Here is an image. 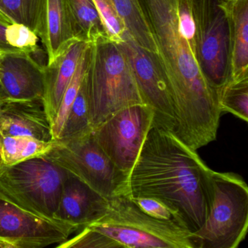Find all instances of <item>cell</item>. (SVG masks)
<instances>
[{"label":"cell","instance_id":"cell-4","mask_svg":"<svg viewBox=\"0 0 248 248\" xmlns=\"http://www.w3.org/2000/svg\"><path fill=\"white\" fill-rule=\"evenodd\" d=\"M83 80L93 130L122 108L144 104L127 56L108 39L88 45Z\"/></svg>","mask_w":248,"mask_h":248},{"label":"cell","instance_id":"cell-25","mask_svg":"<svg viewBox=\"0 0 248 248\" xmlns=\"http://www.w3.org/2000/svg\"><path fill=\"white\" fill-rule=\"evenodd\" d=\"M107 38L114 43L123 41L127 32L123 20L119 16L108 0H93Z\"/></svg>","mask_w":248,"mask_h":248},{"label":"cell","instance_id":"cell-14","mask_svg":"<svg viewBox=\"0 0 248 248\" xmlns=\"http://www.w3.org/2000/svg\"><path fill=\"white\" fill-rule=\"evenodd\" d=\"M27 136L52 141L51 124L42 101H0V138Z\"/></svg>","mask_w":248,"mask_h":248},{"label":"cell","instance_id":"cell-13","mask_svg":"<svg viewBox=\"0 0 248 248\" xmlns=\"http://www.w3.org/2000/svg\"><path fill=\"white\" fill-rule=\"evenodd\" d=\"M107 204L108 198L68 172L54 218L79 230L101 217Z\"/></svg>","mask_w":248,"mask_h":248},{"label":"cell","instance_id":"cell-20","mask_svg":"<svg viewBox=\"0 0 248 248\" xmlns=\"http://www.w3.org/2000/svg\"><path fill=\"white\" fill-rule=\"evenodd\" d=\"M46 2L47 0H0V13L12 23L27 26L41 38Z\"/></svg>","mask_w":248,"mask_h":248},{"label":"cell","instance_id":"cell-12","mask_svg":"<svg viewBox=\"0 0 248 248\" xmlns=\"http://www.w3.org/2000/svg\"><path fill=\"white\" fill-rule=\"evenodd\" d=\"M34 53L18 50L0 56V85L5 98L43 101L47 65Z\"/></svg>","mask_w":248,"mask_h":248},{"label":"cell","instance_id":"cell-1","mask_svg":"<svg viewBox=\"0 0 248 248\" xmlns=\"http://www.w3.org/2000/svg\"><path fill=\"white\" fill-rule=\"evenodd\" d=\"M172 98L175 135L197 151L216 140L217 92L199 59L192 0H139Z\"/></svg>","mask_w":248,"mask_h":248},{"label":"cell","instance_id":"cell-11","mask_svg":"<svg viewBox=\"0 0 248 248\" xmlns=\"http://www.w3.org/2000/svg\"><path fill=\"white\" fill-rule=\"evenodd\" d=\"M118 44L130 62L143 103L153 110V127L175 134L173 104L156 55L142 48L129 34Z\"/></svg>","mask_w":248,"mask_h":248},{"label":"cell","instance_id":"cell-21","mask_svg":"<svg viewBox=\"0 0 248 248\" xmlns=\"http://www.w3.org/2000/svg\"><path fill=\"white\" fill-rule=\"evenodd\" d=\"M53 140L43 141L27 136L0 138V160L6 165L44 156L51 149Z\"/></svg>","mask_w":248,"mask_h":248},{"label":"cell","instance_id":"cell-23","mask_svg":"<svg viewBox=\"0 0 248 248\" xmlns=\"http://www.w3.org/2000/svg\"><path fill=\"white\" fill-rule=\"evenodd\" d=\"M92 130L86 91L84 80L82 79L79 92L68 114L59 140L72 139Z\"/></svg>","mask_w":248,"mask_h":248},{"label":"cell","instance_id":"cell-15","mask_svg":"<svg viewBox=\"0 0 248 248\" xmlns=\"http://www.w3.org/2000/svg\"><path fill=\"white\" fill-rule=\"evenodd\" d=\"M88 44L75 40L53 63L46 66L43 103L50 124Z\"/></svg>","mask_w":248,"mask_h":248},{"label":"cell","instance_id":"cell-22","mask_svg":"<svg viewBox=\"0 0 248 248\" xmlns=\"http://www.w3.org/2000/svg\"><path fill=\"white\" fill-rule=\"evenodd\" d=\"M220 112L230 113L242 121H248V79L228 81L217 93Z\"/></svg>","mask_w":248,"mask_h":248},{"label":"cell","instance_id":"cell-18","mask_svg":"<svg viewBox=\"0 0 248 248\" xmlns=\"http://www.w3.org/2000/svg\"><path fill=\"white\" fill-rule=\"evenodd\" d=\"M75 39L93 43L107 38L93 0H66Z\"/></svg>","mask_w":248,"mask_h":248},{"label":"cell","instance_id":"cell-6","mask_svg":"<svg viewBox=\"0 0 248 248\" xmlns=\"http://www.w3.org/2000/svg\"><path fill=\"white\" fill-rule=\"evenodd\" d=\"M67 173L45 156L1 163L0 196L37 216L54 218Z\"/></svg>","mask_w":248,"mask_h":248},{"label":"cell","instance_id":"cell-5","mask_svg":"<svg viewBox=\"0 0 248 248\" xmlns=\"http://www.w3.org/2000/svg\"><path fill=\"white\" fill-rule=\"evenodd\" d=\"M206 216L193 233L195 248H236L248 229V187L233 172L210 169L205 186Z\"/></svg>","mask_w":248,"mask_h":248},{"label":"cell","instance_id":"cell-10","mask_svg":"<svg viewBox=\"0 0 248 248\" xmlns=\"http://www.w3.org/2000/svg\"><path fill=\"white\" fill-rule=\"evenodd\" d=\"M78 231L73 225L37 216L0 196V239L14 248H56Z\"/></svg>","mask_w":248,"mask_h":248},{"label":"cell","instance_id":"cell-31","mask_svg":"<svg viewBox=\"0 0 248 248\" xmlns=\"http://www.w3.org/2000/svg\"><path fill=\"white\" fill-rule=\"evenodd\" d=\"M0 163H1V160H0Z\"/></svg>","mask_w":248,"mask_h":248},{"label":"cell","instance_id":"cell-26","mask_svg":"<svg viewBox=\"0 0 248 248\" xmlns=\"http://www.w3.org/2000/svg\"><path fill=\"white\" fill-rule=\"evenodd\" d=\"M130 197V196H129ZM135 203L145 213L160 220L173 222L189 229L181 213L168 203L153 197H131Z\"/></svg>","mask_w":248,"mask_h":248},{"label":"cell","instance_id":"cell-24","mask_svg":"<svg viewBox=\"0 0 248 248\" xmlns=\"http://www.w3.org/2000/svg\"><path fill=\"white\" fill-rule=\"evenodd\" d=\"M88 47V46L79 61L78 69H77L76 72H75L70 84L66 88V91L62 97L57 114L52 123V137H53V140H59L60 139L61 133L63 130L68 114H69L72 104L79 92V88H80L81 83H82L84 75H85V69H86Z\"/></svg>","mask_w":248,"mask_h":248},{"label":"cell","instance_id":"cell-17","mask_svg":"<svg viewBox=\"0 0 248 248\" xmlns=\"http://www.w3.org/2000/svg\"><path fill=\"white\" fill-rule=\"evenodd\" d=\"M47 65L53 63L75 39L66 0H47L44 30L41 37Z\"/></svg>","mask_w":248,"mask_h":248},{"label":"cell","instance_id":"cell-30","mask_svg":"<svg viewBox=\"0 0 248 248\" xmlns=\"http://www.w3.org/2000/svg\"><path fill=\"white\" fill-rule=\"evenodd\" d=\"M7 53V52H4V51H2V50H0V56H1V55H2V53Z\"/></svg>","mask_w":248,"mask_h":248},{"label":"cell","instance_id":"cell-2","mask_svg":"<svg viewBox=\"0 0 248 248\" xmlns=\"http://www.w3.org/2000/svg\"><path fill=\"white\" fill-rule=\"evenodd\" d=\"M210 168L174 133L152 127L127 176L125 194L153 197L176 209L192 233L205 220Z\"/></svg>","mask_w":248,"mask_h":248},{"label":"cell","instance_id":"cell-27","mask_svg":"<svg viewBox=\"0 0 248 248\" xmlns=\"http://www.w3.org/2000/svg\"><path fill=\"white\" fill-rule=\"evenodd\" d=\"M5 40L13 48L30 53L38 51L40 37L34 31L24 24L12 23L6 27Z\"/></svg>","mask_w":248,"mask_h":248},{"label":"cell","instance_id":"cell-8","mask_svg":"<svg viewBox=\"0 0 248 248\" xmlns=\"http://www.w3.org/2000/svg\"><path fill=\"white\" fill-rule=\"evenodd\" d=\"M225 0H192L200 66L218 91L229 79V31Z\"/></svg>","mask_w":248,"mask_h":248},{"label":"cell","instance_id":"cell-28","mask_svg":"<svg viewBox=\"0 0 248 248\" xmlns=\"http://www.w3.org/2000/svg\"><path fill=\"white\" fill-rule=\"evenodd\" d=\"M11 24H12V22L5 16L0 13V50H2L4 52L18 50L11 47L5 40V30H6V27Z\"/></svg>","mask_w":248,"mask_h":248},{"label":"cell","instance_id":"cell-3","mask_svg":"<svg viewBox=\"0 0 248 248\" xmlns=\"http://www.w3.org/2000/svg\"><path fill=\"white\" fill-rule=\"evenodd\" d=\"M57 248H195L193 233L141 210L127 194L108 198L101 217Z\"/></svg>","mask_w":248,"mask_h":248},{"label":"cell","instance_id":"cell-7","mask_svg":"<svg viewBox=\"0 0 248 248\" xmlns=\"http://www.w3.org/2000/svg\"><path fill=\"white\" fill-rule=\"evenodd\" d=\"M44 156L106 198L125 194L127 175L104 153L93 130L72 139L53 140Z\"/></svg>","mask_w":248,"mask_h":248},{"label":"cell","instance_id":"cell-16","mask_svg":"<svg viewBox=\"0 0 248 248\" xmlns=\"http://www.w3.org/2000/svg\"><path fill=\"white\" fill-rule=\"evenodd\" d=\"M229 21V81L248 79V0H225Z\"/></svg>","mask_w":248,"mask_h":248},{"label":"cell","instance_id":"cell-29","mask_svg":"<svg viewBox=\"0 0 248 248\" xmlns=\"http://www.w3.org/2000/svg\"><path fill=\"white\" fill-rule=\"evenodd\" d=\"M4 99H5V95H4L2 88H1V85H0V101H2V100Z\"/></svg>","mask_w":248,"mask_h":248},{"label":"cell","instance_id":"cell-19","mask_svg":"<svg viewBox=\"0 0 248 248\" xmlns=\"http://www.w3.org/2000/svg\"><path fill=\"white\" fill-rule=\"evenodd\" d=\"M123 20L130 37L139 46L157 54L156 45L148 27L139 0H108Z\"/></svg>","mask_w":248,"mask_h":248},{"label":"cell","instance_id":"cell-9","mask_svg":"<svg viewBox=\"0 0 248 248\" xmlns=\"http://www.w3.org/2000/svg\"><path fill=\"white\" fill-rule=\"evenodd\" d=\"M154 119L149 106L135 104L114 113L93 130L104 153L127 176L153 127Z\"/></svg>","mask_w":248,"mask_h":248}]
</instances>
